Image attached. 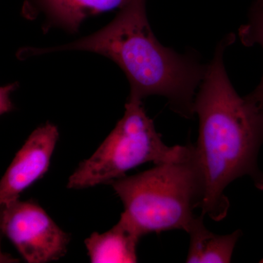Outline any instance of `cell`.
I'll return each mask as SVG.
<instances>
[{
    "label": "cell",
    "instance_id": "obj_1",
    "mask_svg": "<svg viewBox=\"0 0 263 263\" xmlns=\"http://www.w3.org/2000/svg\"><path fill=\"white\" fill-rule=\"evenodd\" d=\"M229 34L218 44L194 102L199 135L194 153L203 180L204 215L219 221L226 217L230 202L224 190L233 181L249 176L263 190L258 165L263 146V105L236 92L224 65V52L234 41Z\"/></svg>",
    "mask_w": 263,
    "mask_h": 263
},
{
    "label": "cell",
    "instance_id": "obj_2",
    "mask_svg": "<svg viewBox=\"0 0 263 263\" xmlns=\"http://www.w3.org/2000/svg\"><path fill=\"white\" fill-rule=\"evenodd\" d=\"M146 3L133 0L110 24L91 35L57 47L27 48L24 57L67 51L101 55L125 74L130 89L129 100L162 96L175 113L190 119L195 115L194 102L207 65L193 53L181 54L157 41L147 18Z\"/></svg>",
    "mask_w": 263,
    "mask_h": 263
},
{
    "label": "cell",
    "instance_id": "obj_3",
    "mask_svg": "<svg viewBox=\"0 0 263 263\" xmlns=\"http://www.w3.org/2000/svg\"><path fill=\"white\" fill-rule=\"evenodd\" d=\"M114 191L122 200L120 219L140 238L150 233L182 230L187 233L200 208L204 185L194 153L175 162L114 180Z\"/></svg>",
    "mask_w": 263,
    "mask_h": 263
},
{
    "label": "cell",
    "instance_id": "obj_4",
    "mask_svg": "<svg viewBox=\"0 0 263 263\" xmlns=\"http://www.w3.org/2000/svg\"><path fill=\"white\" fill-rule=\"evenodd\" d=\"M192 148V144L165 145L142 101L128 99L122 119L95 153L79 164L69 177L67 186L81 190L110 183L143 164L182 160Z\"/></svg>",
    "mask_w": 263,
    "mask_h": 263
},
{
    "label": "cell",
    "instance_id": "obj_5",
    "mask_svg": "<svg viewBox=\"0 0 263 263\" xmlns=\"http://www.w3.org/2000/svg\"><path fill=\"white\" fill-rule=\"evenodd\" d=\"M0 231L29 263L58 260L67 253L70 243V235L31 200L0 204Z\"/></svg>",
    "mask_w": 263,
    "mask_h": 263
},
{
    "label": "cell",
    "instance_id": "obj_6",
    "mask_svg": "<svg viewBox=\"0 0 263 263\" xmlns=\"http://www.w3.org/2000/svg\"><path fill=\"white\" fill-rule=\"evenodd\" d=\"M59 136L58 128L49 122L31 133L0 180V204L18 200L47 173Z\"/></svg>",
    "mask_w": 263,
    "mask_h": 263
},
{
    "label": "cell",
    "instance_id": "obj_7",
    "mask_svg": "<svg viewBox=\"0 0 263 263\" xmlns=\"http://www.w3.org/2000/svg\"><path fill=\"white\" fill-rule=\"evenodd\" d=\"M133 0H27L24 14L29 19L41 16L43 29H63L74 34L89 17L119 10Z\"/></svg>",
    "mask_w": 263,
    "mask_h": 263
},
{
    "label": "cell",
    "instance_id": "obj_8",
    "mask_svg": "<svg viewBox=\"0 0 263 263\" xmlns=\"http://www.w3.org/2000/svg\"><path fill=\"white\" fill-rule=\"evenodd\" d=\"M140 239L119 220L105 233H93L85 240V245L91 262L133 263L138 262L137 247Z\"/></svg>",
    "mask_w": 263,
    "mask_h": 263
},
{
    "label": "cell",
    "instance_id": "obj_9",
    "mask_svg": "<svg viewBox=\"0 0 263 263\" xmlns=\"http://www.w3.org/2000/svg\"><path fill=\"white\" fill-rule=\"evenodd\" d=\"M204 214L197 216L187 233L190 245L186 262L189 263L230 262L241 231L230 234H215L204 226Z\"/></svg>",
    "mask_w": 263,
    "mask_h": 263
},
{
    "label": "cell",
    "instance_id": "obj_10",
    "mask_svg": "<svg viewBox=\"0 0 263 263\" xmlns=\"http://www.w3.org/2000/svg\"><path fill=\"white\" fill-rule=\"evenodd\" d=\"M239 37L246 46L258 45L263 51V5H254L248 22L239 29ZM247 98L254 103L263 104V74L258 86Z\"/></svg>",
    "mask_w": 263,
    "mask_h": 263
},
{
    "label": "cell",
    "instance_id": "obj_11",
    "mask_svg": "<svg viewBox=\"0 0 263 263\" xmlns=\"http://www.w3.org/2000/svg\"><path fill=\"white\" fill-rule=\"evenodd\" d=\"M18 83L0 86V116L11 111L14 108L10 95L18 88Z\"/></svg>",
    "mask_w": 263,
    "mask_h": 263
},
{
    "label": "cell",
    "instance_id": "obj_12",
    "mask_svg": "<svg viewBox=\"0 0 263 263\" xmlns=\"http://www.w3.org/2000/svg\"><path fill=\"white\" fill-rule=\"evenodd\" d=\"M1 231H0V263H15L18 262L19 260L18 259L15 258V257H12L9 254L5 253L2 250L1 241L2 236H3Z\"/></svg>",
    "mask_w": 263,
    "mask_h": 263
},
{
    "label": "cell",
    "instance_id": "obj_13",
    "mask_svg": "<svg viewBox=\"0 0 263 263\" xmlns=\"http://www.w3.org/2000/svg\"><path fill=\"white\" fill-rule=\"evenodd\" d=\"M257 4L263 5V0H257Z\"/></svg>",
    "mask_w": 263,
    "mask_h": 263
}]
</instances>
